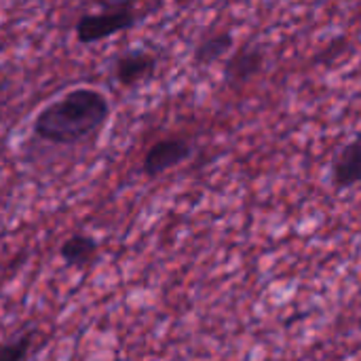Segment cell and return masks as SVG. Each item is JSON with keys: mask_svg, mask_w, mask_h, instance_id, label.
Wrapping results in <instances>:
<instances>
[{"mask_svg": "<svg viewBox=\"0 0 361 361\" xmlns=\"http://www.w3.org/2000/svg\"><path fill=\"white\" fill-rule=\"evenodd\" d=\"M108 118V97L97 89L78 87L44 106L32 123V133L55 146H76L95 135Z\"/></svg>", "mask_w": 361, "mask_h": 361, "instance_id": "obj_1", "label": "cell"}, {"mask_svg": "<svg viewBox=\"0 0 361 361\" xmlns=\"http://www.w3.org/2000/svg\"><path fill=\"white\" fill-rule=\"evenodd\" d=\"M99 6L102 11L85 13L82 17H78L74 25V34L80 44H95L114 34L127 32L140 19L135 11V2H127V0L99 2Z\"/></svg>", "mask_w": 361, "mask_h": 361, "instance_id": "obj_2", "label": "cell"}, {"mask_svg": "<svg viewBox=\"0 0 361 361\" xmlns=\"http://www.w3.org/2000/svg\"><path fill=\"white\" fill-rule=\"evenodd\" d=\"M192 157V144L186 140V137H180V135H169V137H163V140H157L144 161H142V173L150 180L176 169L178 165L186 163L188 159Z\"/></svg>", "mask_w": 361, "mask_h": 361, "instance_id": "obj_3", "label": "cell"}, {"mask_svg": "<svg viewBox=\"0 0 361 361\" xmlns=\"http://www.w3.org/2000/svg\"><path fill=\"white\" fill-rule=\"evenodd\" d=\"M112 72L121 87L133 89L154 76L157 57L144 47H131L116 55V59L112 61Z\"/></svg>", "mask_w": 361, "mask_h": 361, "instance_id": "obj_4", "label": "cell"}, {"mask_svg": "<svg viewBox=\"0 0 361 361\" xmlns=\"http://www.w3.org/2000/svg\"><path fill=\"white\" fill-rule=\"evenodd\" d=\"M267 61V51L260 44H243L233 51L224 63V82L231 87L245 85L256 78Z\"/></svg>", "mask_w": 361, "mask_h": 361, "instance_id": "obj_5", "label": "cell"}, {"mask_svg": "<svg viewBox=\"0 0 361 361\" xmlns=\"http://www.w3.org/2000/svg\"><path fill=\"white\" fill-rule=\"evenodd\" d=\"M361 180V144L355 135L332 161V186L336 190H349Z\"/></svg>", "mask_w": 361, "mask_h": 361, "instance_id": "obj_6", "label": "cell"}, {"mask_svg": "<svg viewBox=\"0 0 361 361\" xmlns=\"http://www.w3.org/2000/svg\"><path fill=\"white\" fill-rule=\"evenodd\" d=\"M235 51V36L231 30H216L205 34L192 49V63L197 68H207L222 61Z\"/></svg>", "mask_w": 361, "mask_h": 361, "instance_id": "obj_7", "label": "cell"}, {"mask_svg": "<svg viewBox=\"0 0 361 361\" xmlns=\"http://www.w3.org/2000/svg\"><path fill=\"white\" fill-rule=\"evenodd\" d=\"M97 252H99V245L95 237L85 235V233H74L61 243L59 258L70 269H87L97 258Z\"/></svg>", "mask_w": 361, "mask_h": 361, "instance_id": "obj_8", "label": "cell"}, {"mask_svg": "<svg viewBox=\"0 0 361 361\" xmlns=\"http://www.w3.org/2000/svg\"><path fill=\"white\" fill-rule=\"evenodd\" d=\"M38 330L32 326L27 330H21L17 336H13L11 341L0 343V361H27L30 353L34 349V341H36Z\"/></svg>", "mask_w": 361, "mask_h": 361, "instance_id": "obj_9", "label": "cell"}, {"mask_svg": "<svg viewBox=\"0 0 361 361\" xmlns=\"http://www.w3.org/2000/svg\"><path fill=\"white\" fill-rule=\"evenodd\" d=\"M349 47V40H347V36H334L317 55H315V63H322V66H328V63H332V61H336L343 53H345V49Z\"/></svg>", "mask_w": 361, "mask_h": 361, "instance_id": "obj_10", "label": "cell"}, {"mask_svg": "<svg viewBox=\"0 0 361 361\" xmlns=\"http://www.w3.org/2000/svg\"><path fill=\"white\" fill-rule=\"evenodd\" d=\"M0 121H2V112H0Z\"/></svg>", "mask_w": 361, "mask_h": 361, "instance_id": "obj_11", "label": "cell"}]
</instances>
